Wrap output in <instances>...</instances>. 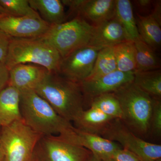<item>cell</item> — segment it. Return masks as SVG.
<instances>
[{"mask_svg":"<svg viewBox=\"0 0 161 161\" xmlns=\"http://www.w3.org/2000/svg\"><path fill=\"white\" fill-rule=\"evenodd\" d=\"M115 16L123 27L128 40L135 42L140 39L132 3L129 0H115Z\"/></svg>","mask_w":161,"mask_h":161,"instance_id":"20","label":"cell"},{"mask_svg":"<svg viewBox=\"0 0 161 161\" xmlns=\"http://www.w3.org/2000/svg\"><path fill=\"white\" fill-rule=\"evenodd\" d=\"M34 91L70 122L84 110V98L79 83L57 73L49 72Z\"/></svg>","mask_w":161,"mask_h":161,"instance_id":"2","label":"cell"},{"mask_svg":"<svg viewBox=\"0 0 161 161\" xmlns=\"http://www.w3.org/2000/svg\"><path fill=\"white\" fill-rule=\"evenodd\" d=\"M0 16L3 17L12 16L1 4H0Z\"/></svg>","mask_w":161,"mask_h":161,"instance_id":"33","label":"cell"},{"mask_svg":"<svg viewBox=\"0 0 161 161\" xmlns=\"http://www.w3.org/2000/svg\"><path fill=\"white\" fill-rule=\"evenodd\" d=\"M115 0H82L76 14L97 26L115 16Z\"/></svg>","mask_w":161,"mask_h":161,"instance_id":"15","label":"cell"},{"mask_svg":"<svg viewBox=\"0 0 161 161\" xmlns=\"http://www.w3.org/2000/svg\"><path fill=\"white\" fill-rule=\"evenodd\" d=\"M59 137L69 142L84 147L97 156L102 161L112 159L114 153L122 148L118 143L100 136L82 132L76 128L74 132L68 136Z\"/></svg>","mask_w":161,"mask_h":161,"instance_id":"12","label":"cell"},{"mask_svg":"<svg viewBox=\"0 0 161 161\" xmlns=\"http://www.w3.org/2000/svg\"><path fill=\"white\" fill-rule=\"evenodd\" d=\"M94 26L81 17L57 25H50L40 37L64 58L75 50L89 44Z\"/></svg>","mask_w":161,"mask_h":161,"instance_id":"5","label":"cell"},{"mask_svg":"<svg viewBox=\"0 0 161 161\" xmlns=\"http://www.w3.org/2000/svg\"><path fill=\"white\" fill-rule=\"evenodd\" d=\"M157 137L161 136V98H153L152 112L149 124V132Z\"/></svg>","mask_w":161,"mask_h":161,"instance_id":"27","label":"cell"},{"mask_svg":"<svg viewBox=\"0 0 161 161\" xmlns=\"http://www.w3.org/2000/svg\"><path fill=\"white\" fill-rule=\"evenodd\" d=\"M128 40L123 27L115 15L94 26L88 45L102 48L114 47Z\"/></svg>","mask_w":161,"mask_h":161,"instance_id":"14","label":"cell"},{"mask_svg":"<svg viewBox=\"0 0 161 161\" xmlns=\"http://www.w3.org/2000/svg\"><path fill=\"white\" fill-rule=\"evenodd\" d=\"M21 119L20 91L8 86L0 92V128Z\"/></svg>","mask_w":161,"mask_h":161,"instance_id":"16","label":"cell"},{"mask_svg":"<svg viewBox=\"0 0 161 161\" xmlns=\"http://www.w3.org/2000/svg\"><path fill=\"white\" fill-rule=\"evenodd\" d=\"M33 9L40 13L41 19L50 25L65 22L64 6L60 0H28Z\"/></svg>","mask_w":161,"mask_h":161,"instance_id":"18","label":"cell"},{"mask_svg":"<svg viewBox=\"0 0 161 161\" xmlns=\"http://www.w3.org/2000/svg\"><path fill=\"white\" fill-rule=\"evenodd\" d=\"M50 26L42 19L15 16L0 18V29L11 38H40L46 33Z\"/></svg>","mask_w":161,"mask_h":161,"instance_id":"11","label":"cell"},{"mask_svg":"<svg viewBox=\"0 0 161 161\" xmlns=\"http://www.w3.org/2000/svg\"><path fill=\"white\" fill-rule=\"evenodd\" d=\"M87 161H102V160L97 156L92 153V155Z\"/></svg>","mask_w":161,"mask_h":161,"instance_id":"34","label":"cell"},{"mask_svg":"<svg viewBox=\"0 0 161 161\" xmlns=\"http://www.w3.org/2000/svg\"><path fill=\"white\" fill-rule=\"evenodd\" d=\"M3 17V16H0V18Z\"/></svg>","mask_w":161,"mask_h":161,"instance_id":"37","label":"cell"},{"mask_svg":"<svg viewBox=\"0 0 161 161\" xmlns=\"http://www.w3.org/2000/svg\"><path fill=\"white\" fill-rule=\"evenodd\" d=\"M152 12L150 14L159 23H161V1L155 2Z\"/></svg>","mask_w":161,"mask_h":161,"instance_id":"31","label":"cell"},{"mask_svg":"<svg viewBox=\"0 0 161 161\" xmlns=\"http://www.w3.org/2000/svg\"><path fill=\"white\" fill-rule=\"evenodd\" d=\"M9 36L0 29V62L5 63L8 53L9 44L11 40Z\"/></svg>","mask_w":161,"mask_h":161,"instance_id":"28","label":"cell"},{"mask_svg":"<svg viewBox=\"0 0 161 161\" xmlns=\"http://www.w3.org/2000/svg\"><path fill=\"white\" fill-rule=\"evenodd\" d=\"M49 72L45 68L36 64H17L9 69V86L20 91L34 90Z\"/></svg>","mask_w":161,"mask_h":161,"instance_id":"13","label":"cell"},{"mask_svg":"<svg viewBox=\"0 0 161 161\" xmlns=\"http://www.w3.org/2000/svg\"><path fill=\"white\" fill-rule=\"evenodd\" d=\"M20 110L25 124L40 135L64 137L75 131L71 122L58 115L34 90L20 91Z\"/></svg>","mask_w":161,"mask_h":161,"instance_id":"1","label":"cell"},{"mask_svg":"<svg viewBox=\"0 0 161 161\" xmlns=\"http://www.w3.org/2000/svg\"><path fill=\"white\" fill-rule=\"evenodd\" d=\"M101 49L86 45L75 50L62 58L57 73L77 83L86 80L93 69Z\"/></svg>","mask_w":161,"mask_h":161,"instance_id":"9","label":"cell"},{"mask_svg":"<svg viewBox=\"0 0 161 161\" xmlns=\"http://www.w3.org/2000/svg\"><path fill=\"white\" fill-rule=\"evenodd\" d=\"M101 136L118 142L123 149L136 155L141 161H161V145L144 141L134 134L119 119H113Z\"/></svg>","mask_w":161,"mask_h":161,"instance_id":"7","label":"cell"},{"mask_svg":"<svg viewBox=\"0 0 161 161\" xmlns=\"http://www.w3.org/2000/svg\"><path fill=\"white\" fill-rule=\"evenodd\" d=\"M92 153L58 136H42L35 147L33 161H87Z\"/></svg>","mask_w":161,"mask_h":161,"instance_id":"8","label":"cell"},{"mask_svg":"<svg viewBox=\"0 0 161 161\" xmlns=\"http://www.w3.org/2000/svg\"><path fill=\"white\" fill-rule=\"evenodd\" d=\"M135 72H123L118 70L92 80L79 83L84 98V103H89L95 97L113 93L121 87L133 81Z\"/></svg>","mask_w":161,"mask_h":161,"instance_id":"10","label":"cell"},{"mask_svg":"<svg viewBox=\"0 0 161 161\" xmlns=\"http://www.w3.org/2000/svg\"><path fill=\"white\" fill-rule=\"evenodd\" d=\"M103 161H114L112 159H110L108 160Z\"/></svg>","mask_w":161,"mask_h":161,"instance_id":"36","label":"cell"},{"mask_svg":"<svg viewBox=\"0 0 161 161\" xmlns=\"http://www.w3.org/2000/svg\"><path fill=\"white\" fill-rule=\"evenodd\" d=\"M134 43L136 52L135 72L159 69V61L155 51L144 42L141 38Z\"/></svg>","mask_w":161,"mask_h":161,"instance_id":"24","label":"cell"},{"mask_svg":"<svg viewBox=\"0 0 161 161\" xmlns=\"http://www.w3.org/2000/svg\"><path fill=\"white\" fill-rule=\"evenodd\" d=\"M117 70L123 72H135L136 52L134 43L125 41L113 47Z\"/></svg>","mask_w":161,"mask_h":161,"instance_id":"23","label":"cell"},{"mask_svg":"<svg viewBox=\"0 0 161 161\" xmlns=\"http://www.w3.org/2000/svg\"><path fill=\"white\" fill-rule=\"evenodd\" d=\"M62 58L41 38H12L5 64L9 69L20 64H32L58 73Z\"/></svg>","mask_w":161,"mask_h":161,"instance_id":"4","label":"cell"},{"mask_svg":"<svg viewBox=\"0 0 161 161\" xmlns=\"http://www.w3.org/2000/svg\"><path fill=\"white\" fill-rule=\"evenodd\" d=\"M0 161H5V157L0 146Z\"/></svg>","mask_w":161,"mask_h":161,"instance_id":"35","label":"cell"},{"mask_svg":"<svg viewBox=\"0 0 161 161\" xmlns=\"http://www.w3.org/2000/svg\"><path fill=\"white\" fill-rule=\"evenodd\" d=\"M112 159L114 161H141L134 153L123 148L114 153Z\"/></svg>","mask_w":161,"mask_h":161,"instance_id":"29","label":"cell"},{"mask_svg":"<svg viewBox=\"0 0 161 161\" xmlns=\"http://www.w3.org/2000/svg\"><path fill=\"white\" fill-rule=\"evenodd\" d=\"M88 103L90 108L98 109L114 119H122L123 114L120 104L113 93L95 97Z\"/></svg>","mask_w":161,"mask_h":161,"instance_id":"25","label":"cell"},{"mask_svg":"<svg viewBox=\"0 0 161 161\" xmlns=\"http://www.w3.org/2000/svg\"><path fill=\"white\" fill-rule=\"evenodd\" d=\"M122 112V121L136 135L149 134L153 97L141 89L132 81L113 92Z\"/></svg>","mask_w":161,"mask_h":161,"instance_id":"3","label":"cell"},{"mask_svg":"<svg viewBox=\"0 0 161 161\" xmlns=\"http://www.w3.org/2000/svg\"><path fill=\"white\" fill-rule=\"evenodd\" d=\"M9 69L5 63L0 62V92L9 86Z\"/></svg>","mask_w":161,"mask_h":161,"instance_id":"30","label":"cell"},{"mask_svg":"<svg viewBox=\"0 0 161 161\" xmlns=\"http://www.w3.org/2000/svg\"><path fill=\"white\" fill-rule=\"evenodd\" d=\"M0 4L12 16L42 19L39 14L31 8L28 0H0Z\"/></svg>","mask_w":161,"mask_h":161,"instance_id":"26","label":"cell"},{"mask_svg":"<svg viewBox=\"0 0 161 161\" xmlns=\"http://www.w3.org/2000/svg\"><path fill=\"white\" fill-rule=\"evenodd\" d=\"M113 119L98 109L90 108L82 111L73 122L77 130L101 136Z\"/></svg>","mask_w":161,"mask_h":161,"instance_id":"17","label":"cell"},{"mask_svg":"<svg viewBox=\"0 0 161 161\" xmlns=\"http://www.w3.org/2000/svg\"><path fill=\"white\" fill-rule=\"evenodd\" d=\"M136 6L141 9H149L151 7L153 1L150 0H139L135 1Z\"/></svg>","mask_w":161,"mask_h":161,"instance_id":"32","label":"cell"},{"mask_svg":"<svg viewBox=\"0 0 161 161\" xmlns=\"http://www.w3.org/2000/svg\"><path fill=\"white\" fill-rule=\"evenodd\" d=\"M133 81L141 89L151 97L161 98L160 69L135 72Z\"/></svg>","mask_w":161,"mask_h":161,"instance_id":"21","label":"cell"},{"mask_svg":"<svg viewBox=\"0 0 161 161\" xmlns=\"http://www.w3.org/2000/svg\"><path fill=\"white\" fill-rule=\"evenodd\" d=\"M41 136L23 119L0 128V146L5 161H33L35 148Z\"/></svg>","mask_w":161,"mask_h":161,"instance_id":"6","label":"cell"},{"mask_svg":"<svg viewBox=\"0 0 161 161\" xmlns=\"http://www.w3.org/2000/svg\"><path fill=\"white\" fill-rule=\"evenodd\" d=\"M139 35L142 40L153 50L159 49L161 44V24L151 14L136 17Z\"/></svg>","mask_w":161,"mask_h":161,"instance_id":"19","label":"cell"},{"mask_svg":"<svg viewBox=\"0 0 161 161\" xmlns=\"http://www.w3.org/2000/svg\"><path fill=\"white\" fill-rule=\"evenodd\" d=\"M117 70L113 47H103L98 52L93 69L85 80H95Z\"/></svg>","mask_w":161,"mask_h":161,"instance_id":"22","label":"cell"}]
</instances>
